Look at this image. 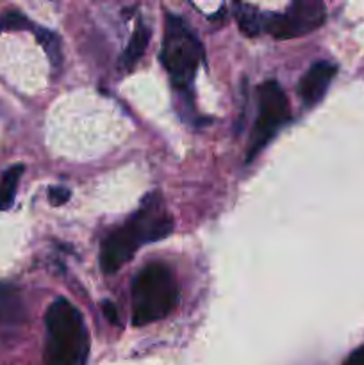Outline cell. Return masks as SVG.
<instances>
[{"label":"cell","mask_w":364,"mask_h":365,"mask_svg":"<svg viewBox=\"0 0 364 365\" xmlns=\"http://www.w3.org/2000/svg\"><path fill=\"white\" fill-rule=\"evenodd\" d=\"M173 232L171 214L157 192L145 196L139 209L121 227L111 232L100 246V267L113 274L136 255L141 246L157 242Z\"/></svg>","instance_id":"cell-1"},{"label":"cell","mask_w":364,"mask_h":365,"mask_svg":"<svg viewBox=\"0 0 364 365\" xmlns=\"http://www.w3.org/2000/svg\"><path fill=\"white\" fill-rule=\"evenodd\" d=\"M203 46L191 25L173 13L164 16V34L161 45V63L171 86L184 102H193V82L203 61Z\"/></svg>","instance_id":"cell-2"},{"label":"cell","mask_w":364,"mask_h":365,"mask_svg":"<svg viewBox=\"0 0 364 365\" xmlns=\"http://www.w3.org/2000/svg\"><path fill=\"white\" fill-rule=\"evenodd\" d=\"M45 365H86L89 356V334L81 310L57 298L45 314Z\"/></svg>","instance_id":"cell-3"},{"label":"cell","mask_w":364,"mask_h":365,"mask_svg":"<svg viewBox=\"0 0 364 365\" xmlns=\"http://www.w3.org/2000/svg\"><path fill=\"white\" fill-rule=\"evenodd\" d=\"M178 303V287L170 267L146 264L132 280V324L146 327L164 319Z\"/></svg>","instance_id":"cell-4"},{"label":"cell","mask_w":364,"mask_h":365,"mask_svg":"<svg viewBox=\"0 0 364 365\" xmlns=\"http://www.w3.org/2000/svg\"><path fill=\"white\" fill-rule=\"evenodd\" d=\"M291 118L289 100L277 81H264L257 88V120L253 125L246 163L256 159L257 153L277 135V132Z\"/></svg>","instance_id":"cell-5"},{"label":"cell","mask_w":364,"mask_h":365,"mask_svg":"<svg viewBox=\"0 0 364 365\" xmlns=\"http://www.w3.org/2000/svg\"><path fill=\"white\" fill-rule=\"evenodd\" d=\"M327 18L325 4L320 0H296L284 13L266 16V31L275 39H293L321 27Z\"/></svg>","instance_id":"cell-6"},{"label":"cell","mask_w":364,"mask_h":365,"mask_svg":"<svg viewBox=\"0 0 364 365\" xmlns=\"http://www.w3.org/2000/svg\"><path fill=\"white\" fill-rule=\"evenodd\" d=\"M338 73V66L330 61H318L303 73L298 82V95L303 106L314 107L327 95L328 86Z\"/></svg>","instance_id":"cell-7"},{"label":"cell","mask_w":364,"mask_h":365,"mask_svg":"<svg viewBox=\"0 0 364 365\" xmlns=\"http://www.w3.org/2000/svg\"><path fill=\"white\" fill-rule=\"evenodd\" d=\"M27 317L24 299L20 291L13 284L0 282V324L2 327H18Z\"/></svg>","instance_id":"cell-8"},{"label":"cell","mask_w":364,"mask_h":365,"mask_svg":"<svg viewBox=\"0 0 364 365\" xmlns=\"http://www.w3.org/2000/svg\"><path fill=\"white\" fill-rule=\"evenodd\" d=\"M150 36H152V32H150L148 25L143 20H139L138 24H136V29L134 32H132L131 39H128V45L125 46V50L120 56V61H118L121 71H131L132 68L138 64V61L141 59L146 46H148Z\"/></svg>","instance_id":"cell-9"},{"label":"cell","mask_w":364,"mask_h":365,"mask_svg":"<svg viewBox=\"0 0 364 365\" xmlns=\"http://www.w3.org/2000/svg\"><path fill=\"white\" fill-rule=\"evenodd\" d=\"M234 14L243 34L252 38V36H259L261 32L266 31V16L257 7L243 2L234 4Z\"/></svg>","instance_id":"cell-10"},{"label":"cell","mask_w":364,"mask_h":365,"mask_svg":"<svg viewBox=\"0 0 364 365\" xmlns=\"http://www.w3.org/2000/svg\"><path fill=\"white\" fill-rule=\"evenodd\" d=\"M21 175H24L21 164H14L4 171L2 180H0V210H9L13 207Z\"/></svg>","instance_id":"cell-11"},{"label":"cell","mask_w":364,"mask_h":365,"mask_svg":"<svg viewBox=\"0 0 364 365\" xmlns=\"http://www.w3.org/2000/svg\"><path fill=\"white\" fill-rule=\"evenodd\" d=\"M32 32H34L36 38H38V41L41 43V46L45 48L46 56L50 57V63H52V66L59 68L61 61H63V52H61V41H59V38H57L56 32L49 31V29H45V27H38V25H34V27H32Z\"/></svg>","instance_id":"cell-12"},{"label":"cell","mask_w":364,"mask_h":365,"mask_svg":"<svg viewBox=\"0 0 364 365\" xmlns=\"http://www.w3.org/2000/svg\"><path fill=\"white\" fill-rule=\"evenodd\" d=\"M34 25L31 24L25 14H21L20 11H7V13L2 14L0 18V32L4 31H24V29H31Z\"/></svg>","instance_id":"cell-13"},{"label":"cell","mask_w":364,"mask_h":365,"mask_svg":"<svg viewBox=\"0 0 364 365\" xmlns=\"http://www.w3.org/2000/svg\"><path fill=\"white\" fill-rule=\"evenodd\" d=\"M49 200L52 205L59 207L70 200V191H68L66 187H52L49 191Z\"/></svg>","instance_id":"cell-14"},{"label":"cell","mask_w":364,"mask_h":365,"mask_svg":"<svg viewBox=\"0 0 364 365\" xmlns=\"http://www.w3.org/2000/svg\"><path fill=\"white\" fill-rule=\"evenodd\" d=\"M343 365H364V344L359 346L357 349H353V351L346 356Z\"/></svg>","instance_id":"cell-15"},{"label":"cell","mask_w":364,"mask_h":365,"mask_svg":"<svg viewBox=\"0 0 364 365\" xmlns=\"http://www.w3.org/2000/svg\"><path fill=\"white\" fill-rule=\"evenodd\" d=\"M102 309H103V314H106V317L111 321V323H114V324L120 323V321H118V316H116V307H114L113 303L103 302Z\"/></svg>","instance_id":"cell-16"}]
</instances>
